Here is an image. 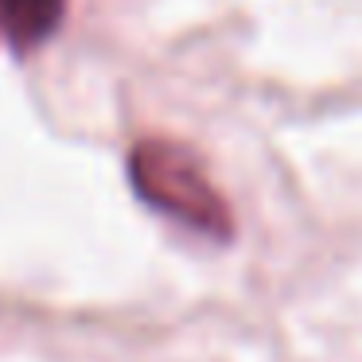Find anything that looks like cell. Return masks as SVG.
<instances>
[{"label":"cell","instance_id":"1","mask_svg":"<svg viewBox=\"0 0 362 362\" xmlns=\"http://www.w3.org/2000/svg\"><path fill=\"white\" fill-rule=\"evenodd\" d=\"M129 183L164 218H175L180 226L211 238V242H230L234 238V214L222 191L203 172L199 156L175 141H136L129 152Z\"/></svg>","mask_w":362,"mask_h":362},{"label":"cell","instance_id":"2","mask_svg":"<svg viewBox=\"0 0 362 362\" xmlns=\"http://www.w3.org/2000/svg\"><path fill=\"white\" fill-rule=\"evenodd\" d=\"M66 0H0V32L16 51H32L63 20Z\"/></svg>","mask_w":362,"mask_h":362}]
</instances>
